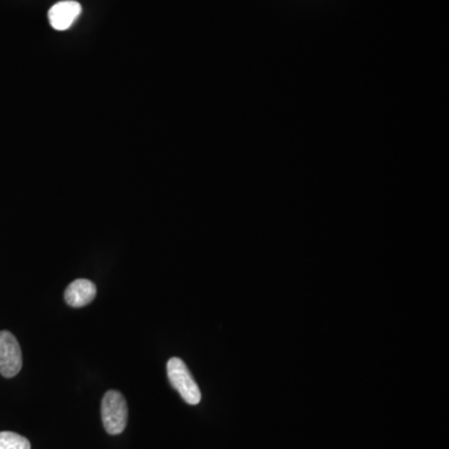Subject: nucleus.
<instances>
[{
	"label": "nucleus",
	"instance_id": "nucleus-6",
	"mask_svg": "<svg viewBox=\"0 0 449 449\" xmlns=\"http://www.w3.org/2000/svg\"><path fill=\"white\" fill-rule=\"evenodd\" d=\"M0 449H30V442L14 432H0Z\"/></svg>",
	"mask_w": 449,
	"mask_h": 449
},
{
	"label": "nucleus",
	"instance_id": "nucleus-1",
	"mask_svg": "<svg viewBox=\"0 0 449 449\" xmlns=\"http://www.w3.org/2000/svg\"><path fill=\"white\" fill-rule=\"evenodd\" d=\"M128 403L117 391H108L101 401V418L106 432L117 436L124 432L128 423Z\"/></svg>",
	"mask_w": 449,
	"mask_h": 449
},
{
	"label": "nucleus",
	"instance_id": "nucleus-3",
	"mask_svg": "<svg viewBox=\"0 0 449 449\" xmlns=\"http://www.w3.org/2000/svg\"><path fill=\"white\" fill-rule=\"evenodd\" d=\"M22 366V349L18 339L9 331H0V375L15 377Z\"/></svg>",
	"mask_w": 449,
	"mask_h": 449
},
{
	"label": "nucleus",
	"instance_id": "nucleus-4",
	"mask_svg": "<svg viewBox=\"0 0 449 449\" xmlns=\"http://www.w3.org/2000/svg\"><path fill=\"white\" fill-rule=\"evenodd\" d=\"M82 6L78 1L74 0H65L56 3L51 6L49 11L50 25L56 30L63 32L67 30L82 14Z\"/></svg>",
	"mask_w": 449,
	"mask_h": 449
},
{
	"label": "nucleus",
	"instance_id": "nucleus-2",
	"mask_svg": "<svg viewBox=\"0 0 449 449\" xmlns=\"http://www.w3.org/2000/svg\"><path fill=\"white\" fill-rule=\"evenodd\" d=\"M167 377L170 379L174 389L178 391L186 403L193 405H199L201 401L199 386L195 382L194 377L191 376L189 368L183 360H180L178 357H172L169 360Z\"/></svg>",
	"mask_w": 449,
	"mask_h": 449
},
{
	"label": "nucleus",
	"instance_id": "nucleus-5",
	"mask_svg": "<svg viewBox=\"0 0 449 449\" xmlns=\"http://www.w3.org/2000/svg\"><path fill=\"white\" fill-rule=\"evenodd\" d=\"M96 296V286L86 278H78L67 286L64 299L70 307L80 308L88 306L94 301Z\"/></svg>",
	"mask_w": 449,
	"mask_h": 449
}]
</instances>
